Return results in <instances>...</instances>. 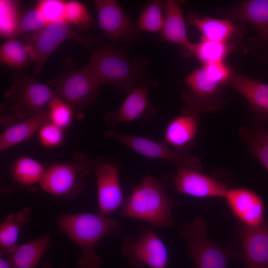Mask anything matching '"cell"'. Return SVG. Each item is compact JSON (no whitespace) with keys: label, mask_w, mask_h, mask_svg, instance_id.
<instances>
[{"label":"cell","mask_w":268,"mask_h":268,"mask_svg":"<svg viewBox=\"0 0 268 268\" xmlns=\"http://www.w3.org/2000/svg\"><path fill=\"white\" fill-rule=\"evenodd\" d=\"M56 219L59 228L81 251L76 260L79 268H98L101 266L104 261L96 253V246L105 237L121 230L114 219L99 212L62 213Z\"/></svg>","instance_id":"1"},{"label":"cell","mask_w":268,"mask_h":268,"mask_svg":"<svg viewBox=\"0 0 268 268\" xmlns=\"http://www.w3.org/2000/svg\"><path fill=\"white\" fill-rule=\"evenodd\" d=\"M149 62L145 58L129 60L127 49H115L107 44L92 51L86 64L101 85L112 84L126 94L145 82L151 81L147 73Z\"/></svg>","instance_id":"2"},{"label":"cell","mask_w":268,"mask_h":268,"mask_svg":"<svg viewBox=\"0 0 268 268\" xmlns=\"http://www.w3.org/2000/svg\"><path fill=\"white\" fill-rule=\"evenodd\" d=\"M173 201L158 179L145 176L122 206L120 216L145 221L155 227L174 225Z\"/></svg>","instance_id":"3"},{"label":"cell","mask_w":268,"mask_h":268,"mask_svg":"<svg viewBox=\"0 0 268 268\" xmlns=\"http://www.w3.org/2000/svg\"><path fill=\"white\" fill-rule=\"evenodd\" d=\"M13 84L4 94L0 108V124L7 128L46 109L55 97L52 88L17 70Z\"/></svg>","instance_id":"4"},{"label":"cell","mask_w":268,"mask_h":268,"mask_svg":"<svg viewBox=\"0 0 268 268\" xmlns=\"http://www.w3.org/2000/svg\"><path fill=\"white\" fill-rule=\"evenodd\" d=\"M207 230L205 220L200 215L180 227L179 234L186 240L190 259L196 268H227L230 259L235 254L230 246H221L211 241Z\"/></svg>","instance_id":"5"},{"label":"cell","mask_w":268,"mask_h":268,"mask_svg":"<svg viewBox=\"0 0 268 268\" xmlns=\"http://www.w3.org/2000/svg\"><path fill=\"white\" fill-rule=\"evenodd\" d=\"M92 166L88 157L77 152L71 161L54 163L46 169L40 186L50 195L72 200L80 194L85 184L83 178Z\"/></svg>","instance_id":"6"},{"label":"cell","mask_w":268,"mask_h":268,"mask_svg":"<svg viewBox=\"0 0 268 268\" xmlns=\"http://www.w3.org/2000/svg\"><path fill=\"white\" fill-rule=\"evenodd\" d=\"M48 84L55 96L79 112L93 103L101 86L87 65L79 68H65Z\"/></svg>","instance_id":"7"},{"label":"cell","mask_w":268,"mask_h":268,"mask_svg":"<svg viewBox=\"0 0 268 268\" xmlns=\"http://www.w3.org/2000/svg\"><path fill=\"white\" fill-rule=\"evenodd\" d=\"M34 55V73L37 75L50 55L66 39L77 41L91 49L96 42L86 35L74 30L66 20H61L48 23L41 30L25 36Z\"/></svg>","instance_id":"8"},{"label":"cell","mask_w":268,"mask_h":268,"mask_svg":"<svg viewBox=\"0 0 268 268\" xmlns=\"http://www.w3.org/2000/svg\"><path fill=\"white\" fill-rule=\"evenodd\" d=\"M105 136L118 141L148 158L170 162L178 168H189L198 170L201 164L188 150L172 149L164 141H157L145 137L120 134L114 131H106Z\"/></svg>","instance_id":"9"},{"label":"cell","mask_w":268,"mask_h":268,"mask_svg":"<svg viewBox=\"0 0 268 268\" xmlns=\"http://www.w3.org/2000/svg\"><path fill=\"white\" fill-rule=\"evenodd\" d=\"M121 252L123 256L134 267L167 268V249L152 229H142L137 237H125L122 244Z\"/></svg>","instance_id":"10"},{"label":"cell","mask_w":268,"mask_h":268,"mask_svg":"<svg viewBox=\"0 0 268 268\" xmlns=\"http://www.w3.org/2000/svg\"><path fill=\"white\" fill-rule=\"evenodd\" d=\"M228 19L252 26L256 36L250 40L251 49L260 60L268 64V0L242 1L227 11Z\"/></svg>","instance_id":"11"},{"label":"cell","mask_w":268,"mask_h":268,"mask_svg":"<svg viewBox=\"0 0 268 268\" xmlns=\"http://www.w3.org/2000/svg\"><path fill=\"white\" fill-rule=\"evenodd\" d=\"M94 3L98 26L112 44L121 42L123 44H127L140 37L139 30L136 24L118 1L96 0Z\"/></svg>","instance_id":"12"},{"label":"cell","mask_w":268,"mask_h":268,"mask_svg":"<svg viewBox=\"0 0 268 268\" xmlns=\"http://www.w3.org/2000/svg\"><path fill=\"white\" fill-rule=\"evenodd\" d=\"M238 257L244 268H268V218L256 227L239 226Z\"/></svg>","instance_id":"13"},{"label":"cell","mask_w":268,"mask_h":268,"mask_svg":"<svg viewBox=\"0 0 268 268\" xmlns=\"http://www.w3.org/2000/svg\"><path fill=\"white\" fill-rule=\"evenodd\" d=\"M92 169L96 180L99 212L107 215L124 203L119 170L113 164L105 162L93 164Z\"/></svg>","instance_id":"14"},{"label":"cell","mask_w":268,"mask_h":268,"mask_svg":"<svg viewBox=\"0 0 268 268\" xmlns=\"http://www.w3.org/2000/svg\"><path fill=\"white\" fill-rule=\"evenodd\" d=\"M151 82L141 84L128 93L116 111L106 114L107 125L114 127L122 123L153 117L156 111L149 99V89Z\"/></svg>","instance_id":"15"},{"label":"cell","mask_w":268,"mask_h":268,"mask_svg":"<svg viewBox=\"0 0 268 268\" xmlns=\"http://www.w3.org/2000/svg\"><path fill=\"white\" fill-rule=\"evenodd\" d=\"M173 182L178 192L195 198L224 197L228 190L222 182L189 168H178Z\"/></svg>","instance_id":"16"},{"label":"cell","mask_w":268,"mask_h":268,"mask_svg":"<svg viewBox=\"0 0 268 268\" xmlns=\"http://www.w3.org/2000/svg\"><path fill=\"white\" fill-rule=\"evenodd\" d=\"M224 198L234 215L249 227L260 225L264 220V204L254 192L245 188L227 190Z\"/></svg>","instance_id":"17"},{"label":"cell","mask_w":268,"mask_h":268,"mask_svg":"<svg viewBox=\"0 0 268 268\" xmlns=\"http://www.w3.org/2000/svg\"><path fill=\"white\" fill-rule=\"evenodd\" d=\"M164 22L160 32L162 38L179 46L187 54L192 55L195 43L187 36L185 18L180 2L174 0H163Z\"/></svg>","instance_id":"18"},{"label":"cell","mask_w":268,"mask_h":268,"mask_svg":"<svg viewBox=\"0 0 268 268\" xmlns=\"http://www.w3.org/2000/svg\"><path fill=\"white\" fill-rule=\"evenodd\" d=\"M199 114L183 109L182 114L167 125L164 141L176 149L188 150L192 145L198 130Z\"/></svg>","instance_id":"19"},{"label":"cell","mask_w":268,"mask_h":268,"mask_svg":"<svg viewBox=\"0 0 268 268\" xmlns=\"http://www.w3.org/2000/svg\"><path fill=\"white\" fill-rule=\"evenodd\" d=\"M228 84L249 102L256 117L268 118V84L239 73H233Z\"/></svg>","instance_id":"20"},{"label":"cell","mask_w":268,"mask_h":268,"mask_svg":"<svg viewBox=\"0 0 268 268\" xmlns=\"http://www.w3.org/2000/svg\"><path fill=\"white\" fill-rule=\"evenodd\" d=\"M49 121L47 108L25 120L7 127L0 135V150L3 151L31 137Z\"/></svg>","instance_id":"21"},{"label":"cell","mask_w":268,"mask_h":268,"mask_svg":"<svg viewBox=\"0 0 268 268\" xmlns=\"http://www.w3.org/2000/svg\"><path fill=\"white\" fill-rule=\"evenodd\" d=\"M189 24L197 27L201 34V39L227 43L236 32V27L228 19L200 17L194 13L189 14Z\"/></svg>","instance_id":"22"},{"label":"cell","mask_w":268,"mask_h":268,"mask_svg":"<svg viewBox=\"0 0 268 268\" xmlns=\"http://www.w3.org/2000/svg\"><path fill=\"white\" fill-rule=\"evenodd\" d=\"M30 206L25 207L15 214H8L0 225V255H10L17 247L16 242L19 231L30 222L31 215Z\"/></svg>","instance_id":"23"},{"label":"cell","mask_w":268,"mask_h":268,"mask_svg":"<svg viewBox=\"0 0 268 268\" xmlns=\"http://www.w3.org/2000/svg\"><path fill=\"white\" fill-rule=\"evenodd\" d=\"M50 238L43 235L17 246L10 255L14 268H35L49 249Z\"/></svg>","instance_id":"24"},{"label":"cell","mask_w":268,"mask_h":268,"mask_svg":"<svg viewBox=\"0 0 268 268\" xmlns=\"http://www.w3.org/2000/svg\"><path fill=\"white\" fill-rule=\"evenodd\" d=\"M0 59L3 64L16 70L34 62L31 47L15 38L9 39L1 45Z\"/></svg>","instance_id":"25"},{"label":"cell","mask_w":268,"mask_h":268,"mask_svg":"<svg viewBox=\"0 0 268 268\" xmlns=\"http://www.w3.org/2000/svg\"><path fill=\"white\" fill-rule=\"evenodd\" d=\"M46 169L37 160L29 157H21L13 163L11 174L14 180L18 184L30 187L40 183Z\"/></svg>","instance_id":"26"},{"label":"cell","mask_w":268,"mask_h":268,"mask_svg":"<svg viewBox=\"0 0 268 268\" xmlns=\"http://www.w3.org/2000/svg\"><path fill=\"white\" fill-rule=\"evenodd\" d=\"M264 121L256 117L246 135L250 151L268 172V130Z\"/></svg>","instance_id":"27"},{"label":"cell","mask_w":268,"mask_h":268,"mask_svg":"<svg viewBox=\"0 0 268 268\" xmlns=\"http://www.w3.org/2000/svg\"><path fill=\"white\" fill-rule=\"evenodd\" d=\"M231 49L227 43L201 39L195 44L192 56H195L202 65L223 62L224 58Z\"/></svg>","instance_id":"28"},{"label":"cell","mask_w":268,"mask_h":268,"mask_svg":"<svg viewBox=\"0 0 268 268\" xmlns=\"http://www.w3.org/2000/svg\"><path fill=\"white\" fill-rule=\"evenodd\" d=\"M163 22V0H153L147 3L143 7L136 24L139 30L160 32Z\"/></svg>","instance_id":"29"},{"label":"cell","mask_w":268,"mask_h":268,"mask_svg":"<svg viewBox=\"0 0 268 268\" xmlns=\"http://www.w3.org/2000/svg\"><path fill=\"white\" fill-rule=\"evenodd\" d=\"M0 34L2 37L15 38L17 35L18 18L16 3L0 0Z\"/></svg>","instance_id":"30"},{"label":"cell","mask_w":268,"mask_h":268,"mask_svg":"<svg viewBox=\"0 0 268 268\" xmlns=\"http://www.w3.org/2000/svg\"><path fill=\"white\" fill-rule=\"evenodd\" d=\"M49 121L62 128L68 127L73 118V109L66 102L54 97L47 105Z\"/></svg>","instance_id":"31"},{"label":"cell","mask_w":268,"mask_h":268,"mask_svg":"<svg viewBox=\"0 0 268 268\" xmlns=\"http://www.w3.org/2000/svg\"><path fill=\"white\" fill-rule=\"evenodd\" d=\"M65 19L82 30L88 28L92 23L91 15L86 6L76 0L66 1Z\"/></svg>","instance_id":"32"},{"label":"cell","mask_w":268,"mask_h":268,"mask_svg":"<svg viewBox=\"0 0 268 268\" xmlns=\"http://www.w3.org/2000/svg\"><path fill=\"white\" fill-rule=\"evenodd\" d=\"M36 7L47 23L65 19L66 1H65L42 0L38 2Z\"/></svg>","instance_id":"33"},{"label":"cell","mask_w":268,"mask_h":268,"mask_svg":"<svg viewBox=\"0 0 268 268\" xmlns=\"http://www.w3.org/2000/svg\"><path fill=\"white\" fill-rule=\"evenodd\" d=\"M48 23L36 7L26 12L20 18L17 35L25 32H36Z\"/></svg>","instance_id":"34"},{"label":"cell","mask_w":268,"mask_h":268,"mask_svg":"<svg viewBox=\"0 0 268 268\" xmlns=\"http://www.w3.org/2000/svg\"><path fill=\"white\" fill-rule=\"evenodd\" d=\"M38 132L40 142L46 147H56L63 141V129L50 121L45 123Z\"/></svg>","instance_id":"35"},{"label":"cell","mask_w":268,"mask_h":268,"mask_svg":"<svg viewBox=\"0 0 268 268\" xmlns=\"http://www.w3.org/2000/svg\"><path fill=\"white\" fill-rule=\"evenodd\" d=\"M0 268H14L10 255H0Z\"/></svg>","instance_id":"36"},{"label":"cell","mask_w":268,"mask_h":268,"mask_svg":"<svg viewBox=\"0 0 268 268\" xmlns=\"http://www.w3.org/2000/svg\"><path fill=\"white\" fill-rule=\"evenodd\" d=\"M41 268H53L51 263L47 260H42L40 262Z\"/></svg>","instance_id":"37"}]
</instances>
